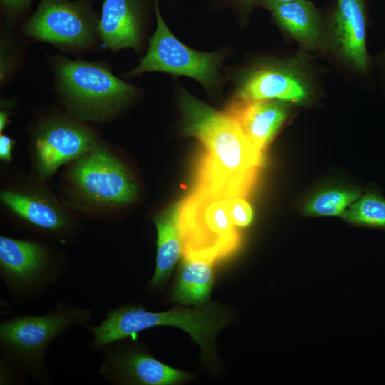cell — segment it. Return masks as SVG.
I'll return each mask as SVG.
<instances>
[{"label": "cell", "instance_id": "cell-29", "mask_svg": "<svg viewBox=\"0 0 385 385\" xmlns=\"http://www.w3.org/2000/svg\"><path fill=\"white\" fill-rule=\"evenodd\" d=\"M376 61L385 83V49L378 54Z\"/></svg>", "mask_w": 385, "mask_h": 385}, {"label": "cell", "instance_id": "cell-25", "mask_svg": "<svg viewBox=\"0 0 385 385\" xmlns=\"http://www.w3.org/2000/svg\"><path fill=\"white\" fill-rule=\"evenodd\" d=\"M14 106V99H5L1 100V111H0V132L1 133L4 130L6 126L9 123V118L11 115V108Z\"/></svg>", "mask_w": 385, "mask_h": 385}, {"label": "cell", "instance_id": "cell-5", "mask_svg": "<svg viewBox=\"0 0 385 385\" xmlns=\"http://www.w3.org/2000/svg\"><path fill=\"white\" fill-rule=\"evenodd\" d=\"M229 200L195 188L180 201L178 225L184 257L214 262L237 248L240 236L230 217Z\"/></svg>", "mask_w": 385, "mask_h": 385}, {"label": "cell", "instance_id": "cell-21", "mask_svg": "<svg viewBox=\"0 0 385 385\" xmlns=\"http://www.w3.org/2000/svg\"><path fill=\"white\" fill-rule=\"evenodd\" d=\"M356 188H332L314 195L304 206V212L312 216H342L359 197Z\"/></svg>", "mask_w": 385, "mask_h": 385}, {"label": "cell", "instance_id": "cell-2", "mask_svg": "<svg viewBox=\"0 0 385 385\" xmlns=\"http://www.w3.org/2000/svg\"><path fill=\"white\" fill-rule=\"evenodd\" d=\"M46 60L56 96L75 119L106 121L136 95L137 88L117 77L106 61L49 53Z\"/></svg>", "mask_w": 385, "mask_h": 385}, {"label": "cell", "instance_id": "cell-15", "mask_svg": "<svg viewBox=\"0 0 385 385\" xmlns=\"http://www.w3.org/2000/svg\"><path fill=\"white\" fill-rule=\"evenodd\" d=\"M153 0H103L98 30L102 48L116 52L126 48L138 51Z\"/></svg>", "mask_w": 385, "mask_h": 385}, {"label": "cell", "instance_id": "cell-19", "mask_svg": "<svg viewBox=\"0 0 385 385\" xmlns=\"http://www.w3.org/2000/svg\"><path fill=\"white\" fill-rule=\"evenodd\" d=\"M213 263L183 257L172 301L187 306H202L209 299L214 282Z\"/></svg>", "mask_w": 385, "mask_h": 385}, {"label": "cell", "instance_id": "cell-22", "mask_svg": "<svg viewBox=\"0 0 385 385\" xmlns=\"http://www.w3.org/2000/svg\"><path fill=\"white\" fill-rule=\"evenodd\" d=\"M342 217L355 224L385 229V198L379 192L369 190L354 202Z\"/></svg>", "mask_w": 385, "mask_h": 385}, {"label": "cell", "instance_id": "cell-26", "mask_svg": "<svg viewBox=\"0 0 385 385\" xmlns=\"http://www.w3.org/2000/svg\"><path fill=\"white\" fill-rule=\"evenodd\" d=\"M15 141L10 137L1 133L0 135V158L9 162L11 160V151Z\"/></svg>", "mask_w": 385, "mask_h": 385}, {"label": "cell", "instance_id": "cell-10", "mask_svg": "<svg viewBox=\"0 0 385 385\" xmlns=\"http://www.w3.org/2000/svg\"><path fill=\"white\" fill-rule=\"evenodd\" d=\"M313 90L307 65L301 56L262 62L252 67L239 83L237 98L302 103L310 98Z\"/></svg>", "mask_w": 385, "mask_h": 385}, {"label": "cell", "instance_id": "cell-14", "mask_svg": "<svg viewBox=\"0 0 385 385\" xmlns=\"http://www.w3.org/2000/svg\"><path fill=\"white\" fill-rule=\"evenodd\" d=\"M4 205L30 230L66 243L73 239L77 227L53 200L29 190H1Z\"/></svg>", "mask_w": 385, "mask_h": 385}, {"label": "cell", "instance_id": "cell-4", "mask_svg": "<svg viewBox=\"0 0 385 385\" xmlns=\"http://www.w3.org/2000/svg\"><path fill=\"white\" fill-rule=\"evenodd\" d=\"M227 317L215 307L175 308L153 312L140 305L121 304L108 310L106 317L96 326L84 328L93 334L91 351H100L106 345L138 332L161 326L177 327L188 332L199 344L204 357L210 356L214 339L227 324Z\"/></svg>", "mask_w": 385, "mask_h": 385}, {"label": "cell", "instance_id": "cell-1", "mask_svg": "<svg viewBox=\"0 0 385 385\" xmlns=\"http://www.w3.org/2000/svg\"><path fill=\"white\" fill-rule=\"evenodd\" d=\"M185 131L199 140L206 155L195 188L227 198L249 192L262 162V150L227 113L218 111L184 91L180 96Z\"/></svg>", "mask_w": 385, "mask_h": 385}, {"label": "cell", "instance_id": "cell-9", "mask_svg": "<svg viewBox=\"0 0 385 385\" xmlns=\"http://www.w3.org/2000/svg\"><path fill=\"white\" fill-rule=\"evenodd\" d=\"M69 177L85 199L98 205H123L138 195V188L122 163L97 144L75 160Z\"/></svg>", "mask_w": 385, "mask_h": 385}, {"label": "cell", "instance_id": "cell-23", "mask_svg": "<svg viewBox=\"0 0 385 385\" xmlns=\"http://www.w3.org/2000/svg\"><path fill=\"white\" fill-rule=\"evenodd\" d=\"M34 0H0L2 24L18 26L26 20Z\"/></svg>", "mask_w": 385, "mask_h": 385}, {"label": "cell", "instance_id": "cell-12", "mask_svg": "<svg viewBox=\"0 0 385 385\" xmlns=\"http://www.w3.org/2000/svg\"><path fill=\"white\" fill-rule=\"evenodd\" d=\"M37 170L44 177L76 160L96 144V134L83 121L62 115L41 120L34 132Z\"/></svg>", "mask_w": 385, "mask_h": 385}, {"label": "cell", "instance_id": "cell-16", "mask_svg": "<svg viewBox=\"0 0 385 385\" xmlns=\"http://www.w3.org/2000/svg\"><path fill=\"white\" fill-rule=\"evenodd\" d=\"M286 103L273 99L238 100L227 113L239 123L250 141L262 151L287 118Z\"/></svg>", "mask_w": 385, "mask_h": 385}, {"label": "cell", "instance_id": "cell-20", "mask_svg": "<svg viewBox=\"0 0 385 385\" xmlns=\"http://www.w3.org/2000/svg\"><path fill=\"white\" fill-rule=\"evenodd\" d=\"M28 39L17 26L1 24L0 34V86L14 79L26 59Z\"/></svg>", "mask_w": 385, "mask_h": 385}, {"label": "cell", "instance_id": "cell-7", "mask_svg": "<svg viewBox=\"0 0 385 385\" xmlns=\"http://www.w3.org/2000/svg\"><path fill=\"white\" fill-rule=\"evenodd\" d=\"M66 269L62 254L43 243L0 237V278L14 303L37 299Z\"/></svg>", "mask_w": 385, "mask_h": 385}, {"label": "cell", "instance_id": "cell-28", "mask_svg": "<svg viewBox=\"0 0 385 385\" xmlns=\"http://www.w3.org/2000/svg\"><path fill=\"white\" fill-rule=\"evenodd\" d=\"M236 6L242 10H247L252 4H255V0H230Z\"/></svg>", "mask_w": 385, "mask_h": 385}, {"label": "cell", "instance_id": "cell-17", "mask_svg": "<svg viewBox=\"0 0 385 385\" xmlns=\"http://www.w3.org/2000/svg\"><path fill=\"white\" fill-rule=\"evenodd\" d=\"M271 11L274 22L309 51L329 48L319 11L307 0H295L277 6Z\"/></svg>", "mask_w": 385, "mask_h": 385}, {"label": "cell", "instance_id": "cell-27", "mask_svg": "<svg viewBox=\"0 0 385 385\" xmlns=\"http://www.w3.org/2000/svg\"><path fill=\"white\" fill-rule=\"evenodd\" d=\"M294 1L295 0H255V4L272 11L278 6Z\"/></svg>", "mask_w": 385, "mask_h": 385}, {"label": "cell", "instance_id": "cell-18", "mask_svg": "<svg viewBox=\"0 0 385 385\" xmlns=\"http://www.w3.org/2000/svg\"><path fill=\"white\" fill-rule=\"evenodd\" d=\"M180 202L160 215L154 221L157 230L156 265L149 286L163 285L170 276L176 262L183 254V245L178 225Z\"/></svg>", "mask_w": 385, "mask_h": 385}, {"label": "cell", "instance_id": "cell-11", "mask_svg": "<svg viewBox=\"0 0 385 385\" xmlns=\"http://www.w3.org/2000/svg\"><path fill=\"white\" fill-rule=\"evenodd\" d=\"M117 340L103 347L101 376L111 384L174 385L192 375L173 368L135 345Z\"/></svg>", "mask_w": 385, "mask_h": 385}, {"label": "cell", "instance_id": "cell-8", "mask_svg": "<svg viewBox=\"0 0 385 385\" xmlns=\"http://www.w3.org/2000/svg\"><path fill=\"white\" fill-rule=\"evenodd\" d=\"M156 28L150 38L145 55L139 64L125 73L133 78L146 72H165L175 76H186L205 86L217 79L220 55L195 51L180 41L166 25L158 0H153Z\"/></svg>", "mask_w": 385, "mask_h": 385}, {"label": "cell", "instance_id": "cell-3", "mask_svg": "<svg viewBox=\"0 0 385 385\" xmlns=\"http://www.w3.org/2000/svg\"><path fill=\"white\" fill-rule=\"evenodd\" d=\"M91 308L59 302L43 314H19L0 323V356L19 376L49 384L46 364L50 344L73 327L89 324Z\"/></svg>", "mask_w": 385, "mask_h": 385}, {"label": "cell", "instance_id": "cell-13", "mask_svg": "<svg viewBox=\"0 0 385 385\" xmlns=\"http://www.w3.org/2000/svg\"><path fill=\"white\" fill-rule=\"evenodd\" d=\"M367 26L365 0H336L327 31L329 48L362 75L371 68L366 48Z\"/></svg>", "mask_w": 385, "mask_h": 385}, {"label": "cell", "instance_id": "cell-6", "mask_svg": "<svg viewBox=\"0 0 385 385\" xmlns=\"http://www.w3.org/2000/svg\"><path fill=\"white\" fill-rule=\"evenodd\" d=\"M99 16L93 0H40L19 30L29 41L51 44L63 53H91L102 48Z\"/></svg>", "mask_w": 385, "mask_h": 385}, {"label": "cell", "instance_id": "cell-24", "mask_svg": "<svg viewBox=\"0 0 385 385\" xmlns=\"http://www.w3.org/2000/svg\"><path fill=\"white\" fill-rule=\"evenodd\" d=\"M230 217L236 227H246L252 220V209L243 197H233L228 200Z\"/></svg>", "mask_w": 385, "mask_h": 385}]
</instances>
